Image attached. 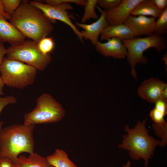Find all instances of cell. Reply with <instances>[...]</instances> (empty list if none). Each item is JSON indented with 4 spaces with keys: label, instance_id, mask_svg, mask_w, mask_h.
I'll use <instances>...</instances> for the list:
<instances>
[{
    "label": "cell",
    "instance_id": "obj_14",
    "mask_svg": "<svg viewBox=\"0 0 167 167\" xmlns=\"http://www.w3.org/2000/svg\"><path fill=\"white\" fill-rule=\"evenodd\" d=\"M26 37L2 15H0V42H7L11 45H20Z\"/></svg>",
    "mask_w": 167,
    "mask_h": 167
},
{
    "label": "cell",
    "instance_id": "obj_17",
    "mask_svg": "<svg viewBox=\"0 0 167 167\" xmlns=\"http://www.w3.org/2000/svg\"><path fill=\"white\" fill-rule=\"evenodd\" d=\"M162 12L152 0H141L133 9L131 15L135 16H150L156 18H158Z\"/></svg>",
    "mask_w": 167,
    "mask_h": 167
},
{
    "label": "cell",
    "instance_id": "obj_6",
    "mask_svg": "<svg viewBox=\"0 0 167 167\" xmlns=\"http://www.w3.org/2000/svg\"><path fill=\"white\" fill-rule=\"evenodd\" d=\"M65 110L62 105L48 94L43 93L37 99L35 108L24 116L25 124L54 123L64 117Z\"/></svg>",
    "mask_w": 167,
    "mask_h": 167
},
{
    "label": "cell",
    "instance_id": "obj_1",
    "mask_svg": "<svg viewBox=\"0 0 167 167\" xmlns=\"http://www.w3.org/2000/svg\"><path fill=\"white\" fill-rule=\"evenodd\" d=\"M10 22L26 37L38 43L53 32L51 21L39 8L26 1L22 2Z\"/></svg>",
    "mask_w": 167,
    "mask_h": 167
},
{
    "label": "cell",
    "instance_id": "obj_9",
    "mask_svg": "<svg viewBox=\"0 0 167 167\" xmlns=\"http://www.w3.org/2000/svg\"><path fill=\"white\" fill-rule=\"evenodd\" d=\"M156 18L130 15L125 23L131 29L135 37L143 35L150 36L155 33Z\"/></svg>",
    "mask_w": 167,
    "mask_h": 167
},
{
    "label": "cell",
    "instance_id": "obj_8",
    "mask_svg": "<svg viewBox=\"0 0 167 167\" xmlns=\"http://www.w3.org/2000/svg\"><path fill=\"white\" fill-rule=\"evenodd\" d=\"M29 2L31 4L40 9L53 24L56 22V20H58L69 26L81 42L84 43L81 32L77 29L75 26L72 22L68 15L67 11L73 9L70 4L64 3L57 6H52L39 1H31Z\"/></svg>",
    "mask_w": 167,
    "mask_h": 167
},
{
    "label": "cell",
    "instance_id": "obj_30",
    "mask_svg": "<svg viewBox=\"0 0 167 167\" xmlns=\"http://www.w3.org/2000/svg\"><path fill=\"white\" fill-rule=\"evenodd\" d=\"M152 1L154 5L162 11L167 8V0H152Z\"/></svg>",
    "mask_w": 167,
    "mask_h": 167
},
{
    "label": "cell",
    "instance_id": "obj_28",
    "mask_svg": "<svg viewBox=\"0 0 167 167\" xmlns=\"http://www.w3.org/2000/svg\"><path fill=\"white\" fill-rule=\"evenodd\" d=\"M155 107L165 115L167 113V100L162 98H160L155 103Z\"/></svg>",
    "mask_w": 167,
    "mask_h": 167
},
{
    "label": "cell",
    "instance_id": "obj_11",
    "mask_svg": "<svg viewBox=\"0 0 167 167\" xmlns=\"http://www.w3.org/2000/svg\"><path fill=\"white\" fill-rule=\"evenodd\" d=\"M141 0H122L119 4L109 10L105 11V18L109 25L124 23L135 7Z\"/></svg>",
    "mask_w": 167,
    "mask_h": 167
},
{
    "label": "cell",
    "instance_id": "obj_26",
    "mask_svg": "<svg viewBox=\"0 0 167 167\" xmlns=\"http://www.w3.org/2000/svg\"><path fill=\"white\" fill-rule=\"evenodd\" d=\"M149 115L155 123L161 124L165 122L164 119L165 115L155 108L151 111Z\"/></svg>",
    "mask_w": 167,
    "mask_h": 167
},
{
    "label": "cell",
    "instance_id": "obj_5",
    "mask_svg": "<svg viewBox=\"0 0 167 167\" xmlns=\"http://www.w3.org/2000/svg\"><path fill=\"white\" fill-rule=\"evenodd\" d=\"M36 70L30 65L7 58H4L0 64V76L5 84L20 89L34 83Z\"/></svg>",
    "mask_w": 167,
    "mask_h": 167
},
{
    "label": "cell",
    "instance_id": "obj_36",
    "mask_svg": "<svg viewBox=\"0 0 167 167\" xmlns=\"http://www.w3.org/2000/svg\"><path fill=\"white\" fill-rule=\"evenodd\" d=\"M3 121H0V132L2 130V126L3 124Z\"/></svg>",
    "mask_w": 167,
    "mask_h": 167
},
{
    "label": "cell",
    "instance_id": "obj_31",
    "mask_svg": "<svg viewBox=\"0 0 167 167\" xmlns=\"http://www.w3.org/2000/svg\"><path fill=\"white\" fill-rule=\"evenodd\" d=\"M0 15L3 16L6 19L10 20L11 18L5 11L2 0H0Z\"/></svg>",
    "mask_w": 167,
    "mask_h": 167
},
{
    "label": "cell",
    "instance_id": "obj_32",
    "mask_svg": "<svg viewBox=\"0 0 167 167\" xmlns=\"http://www.w3.org/2000/svg\"><path fill=\"white\" fill-rule=\"evenodd\" d=\"M6 53V49L5 47L3 44L0 42V64L1 63L4 56Z\"/></svg>",
    "mask_w": 167,
    "mask_h": 167
},
{
    "label": "cell",
    "instance_id": "obj_13",
    "mask_svg": "<svg viewBox=\"0 0 167 167\" xmlns=\"http://www.w3.org/2000/svg\"><path fill=\"white\" fill-rule=\"evenodd\" d=\"M105 43L98 41L95 45L96 50L101 55L112 57L116 59L125 58L127 50L122 40L116 38H112Z\"/></svg>",
    "mask_w": 167,
    "mask_h": 167
},
{
    "label": "cell",
    "instance_id": "obj_27",
    "mask_svg": "<svg viewBox=\"0 0 167 167\" xmlns=\"http://www.w3.org/2000/svg\"><path fill=\"white\" fill-rule=\"evenodd\" d=\"M17 100L15 97L12 96L5 97L0 96V114L4 108L10 104H16Z\"/></svg>",
    "mask_w": 167,
    "mask_h": 167
},
{
    "label": "cell",
    "instance_id": "obj_19",
    "mask_svg": "<svg viewBox=\"0 0 167 167\" xmlns=\"http://www.w3.org/2000/svg\"><path fill=\"white\" fill-rule=\"evenodd\" d=\"M97 0H87L84 6V11L80 23L84 24L91 18L98 19V16L95 11Z\"/></svg>",
    "mask_w": 167,
    "mask_h": 167
},
{
    "label": "cell",
    "instance_id": "obj_16",
    "mask_svg": "<svg viewBox=\"0 0 167 167\" xmlns=\"http://www.w3.org/2000/svg\"><path fill=\"white\" fill-rule=\"evenodd\" d=\"M14 163L17 167H54L49 163L46 157L34 152L28 157L19 156Z\"/></svg>",
    "mask_w": 167,
    "mask_h": 167
},
{
    "label": "cell",
    "instance_id": "obj_33",
    "mask_svg": "<svg viewBox=\"0 0 167 167\" xmlns=\"http://www.w3.org/2000/svg\"><path fill=\"white\" fill-rule=\"evenodd\" d=\"M4 85L5 84L2 79L0 76V96L3 95L4 94L3 89Z\"/></svg>",
    "mask_w": 167,
    "mask_h": 167
},
{
    "label": "cell",
    "instance_id": "obj_21",
    "mask_svg": "<svg viewBox=\"0 0 167 167\" xmlns=\"http://www.w3.org/2000/svg\"><path fill=\"white\" fill-rule=\"evenodd\" d=\"M152 127L156 135L162 139L160 146L162 147L165 146L167 143V122L161 124L154 123Z\"/></svg>",
    "mask_w": 167,
    "mask_h": 167
},
{
    "label": "cell",
    "instance_id": "obj_25",
    "mask_svg": "<svg viewBox=\"0 0 167 167\" xmlns=\"http://www.w3.org/2000/svg\"><path fill=\"white\" fill-rule=\"evenodd\" d=\"M122 0H97V4L105 11L112 9L120 4Z\"/></svg>",
    "mask_w": 167,
    "mask_h": 167
},
{
    "label": "cell",
    "instance_id": "obj_12",
    "mask_svg": "<svg viewBox=\"0 0 167 167\" xmlns=\"http://www.w3.org/2000/svg\"><path fill=\"white\" fill-rule=\"evenodd\" d=\"M101 13L100 17L95 22L90 24L75 22V24L84 29L81 32L83 38L89 40L92 44L95 46L98 41L99 36L104 29L109 24L105 18V10H102L97 7Z\"/></svg>",
    "mask_w": 167,
    "mask_h": 167
},
{
    "label": "cell",
    "instance_id": "obj_22",
    "mask_svg": "<svg viewBox=\"0 0 167 167\" xmlns=\"http://www.w3.org/2000/svg\"><path fill=\"white\" fill-rule=\"evenodd\" d=\"M37 43L39 49L45 54H49L53 50L55 46L54 41L51 37H45Z\"/></svg>",
    "mask_w": 167,
    "mask_h": 167
},
{
    "label": "cell",
    "instance_id": "obj_34",
    "mask_svg": "<svg viewBox=\"0 0 167 167\" xmlns=\"http://www.w3.org/2000/svg\"><path fill=\"white\" fill-rule=\"evenodd\" d=\"M131 163L130 161H128L125 165H123V167H131Z\"/></svg>",
    "mask_w": 167,
    "mask_h": 167
},
{
    "label": "cell",
    "instance_id": "obj_35",
    "mask_svg": "<svg viewBox=\"0 0 167 167\" xmlns=\"http://www.w3.org/2000/svg\"><path fill=\"white\" fill-rule=\"evenodd\" d=\"M163 60L165 62V64L167 65V54H164L163 55Z\"/></svg>",
    "mask_w": 167,
    "mask_h": 167
},
{
    "label": "cell",
    "instance_id": "obj_10",
    "mask_svg": "<svg viewBox=\"0 0 167 167\" xmlns=\"http://www.w3.org/2000/svg\"><path fill=\"white\" fill-rule=\"evenodd\" d=\"M167 84L157 78H152L144 80L139 87V96L144 100L154 103L161 98L163 91Z\"/></svg>",
    "mask_w": 167,
    "mask_h": 167
},
{
    "label": "cell",
    "instance_id": "obj_20",
    "mask_svg": "<svg viewBox=\"0 0 167 167\" xmlns=\"http://www.w3.org/2000/svg\"><path fill=\"white\" fill-rule=\"evenodd\" d=\"M167 32V8L162 11L161 15L156 20L155 33L163 36Z\"/></svg>",
    "mask_w": 167,
    "mask_h": 167
},
{
    "label": "cell",
    "instance_id": "obj_23",
    "mask_svg": "<svg viewBox=\"0 0 167 167\" xmlns=\"http://www.w3.org/2000/svg\"><path fill=\"white\" fill-rule=\"evenodd\" d=\"M6 13L11 18L21 4L20 0H2Z\"/></svg>",
    "mask_w": 167,
    "mask_h": 167
},
{
    "label": "cell",
    "instance_id": "obj_24",
    "mask_svg": "<svg viewBox=\"0 0 167 167\" xmlns=\"http://www.w3.org/2000/svg\"><path fill=\"white\" fill-rule=\"evenodd\" d=\"M87 0H46L45 4L47 5L55 6L64 3H74L79 5L84 6Z\"/></svg>",
    "mask_w": 167,
    "mask_h": 167
},
{
    "label": "cell",
    "instance_id": "obj_3",
    "mask_svg": "<svg viewBox=\"0 0 167 167\" xmlns=\"http://www.w3.org/2000/svg\"><path fill=\"white\" fill-rule=\"evenodd\" d=\"M146 121L147 118L142 122L138 121L135 127L131 129L125 126L124 130L128 134L123 136L122 143L118 145L119 148L129 151L132 159L144 160L145 167H147L156 146L161 143V141L149 135L145 126Z\"/></svg>",
    "mask_w": 167,
    "mask_h": 167
},
{
    "label": "cell",
    "instance_id": "obj_2",
    "mask_svg": "<svg viewBox=\"0 0 167 167\" xmlns=\"http://www.w3.org/2000/svg\"><path fill=\"white\" fill-rule=\"evenodd\" d=\"M35 126L15 124L2 128L0 132V158H7L14 163L21 153H34Z\"/></svg>",
    "mask_w": 167,
    "mask_h": 167
},
{
    "label": "cell",
    "instance_id": "obj_7",
    "mask_svg": "<svg viewBox=\"0 0 167 167\" xmlns=\"http://www.w3.org/2000/svg\"><path fill=\"white\" fill-rule=\"evenodd\" d=\"M6 54L9 58L25 62L40 71L44 70L51 61L49 54L42 53L37 43L28 39L20 45H11L6 49Z\"/></svg>",
    "mask_w": 167,
    "mask_h": 167
},
{
    "label": "cell",
    "instance_id": "obj_4",
    "mask_svg": "<svg viewBox=\"0 0 167 167\" xmlns=\"http://www.w3.org/2000/svg\"><path fill=\"white\" fill-rule=\"evenodd\" d=\"M127 50V61L131 66V73L137 79L135 70L138 64H145L148 59L143 55V52L151 48H154L159 53L167 48V40L163 36L154 33L144 37H135L129 40H122Z\"/></svg>",
    "mask_w": 167,
    "mask_h": 167
},
{
    "label": "cell",
    "instance_id": "obj_15",
    "mask_svg": "<svg viewBox=\"0 0 167 167\" xmlns=\"http://www.w3.org/2000/svg\"><path fill=\"white\" fill-rule=\"evenodd\" d=\"M116 38L122 40H129L135 37L130 28L125 23L112 25H108L101 34V40Z\"/></svg>",
    "mask_w": 167,
    "mask_h": 167
},
{
    "label": "cell",
    "instance_id": "obj_18",
    "mask_svg": "<svg viewBox=\"0 0 167 167\" xmlns=\"http://www.w3.org/2000/svg\"><path fill=\"white\" fill-rule=\"evenodd\" d=\"M46 158L49 163L54 167H78L68 157L66 152L62 149H57Z\"/></svg>",
    "mask_w": 167,
    "mask_h": 167
},
{
    "label": "cell",
    "instance_id": "obj_29",
    "mask_svg": "<svg viewBox=\"0 0 167 167\" xmlns=\"http://www.w3.org/2000/svg\"><path fill=\"white\" fill-rule=\"evenodd\" d=\"M0 167H17L11 160L6 157L0 158Z\"/></svg>",
    "mask_w": 167,
    "mask_h": 167
}]
</instances>
